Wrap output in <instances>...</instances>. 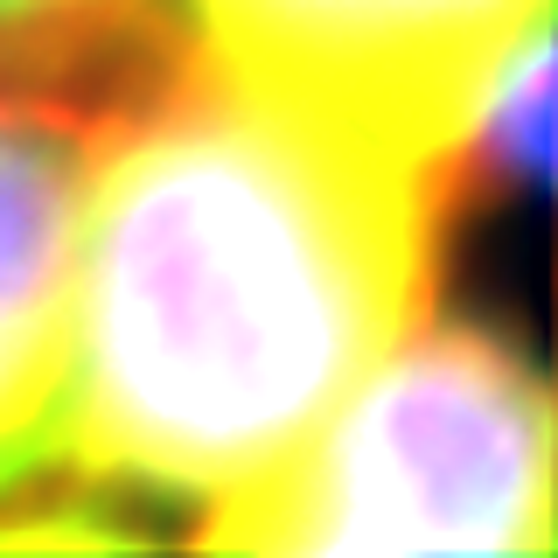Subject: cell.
<instances>
[{
    "mask_svg": "<svg viewBox=\"0 0 558 558\" xmlns=\"http://www.w3.org/2000/svg\"><path fill=\"white\" fill-rule=\"evenodd\" d=\"M196 22L252 105L440 174L545 63L551 0H196Z\"/></svg>",
    "mask_w": 558,
    "mask_h": 558,
    "instance_id": "3",
    "label": "cell"
},
{
    "mask_svg": "<svg viewBox=\"0 0 558 558\" xmlns=\"http://www.w3.org/2000/svg\"><path fill=\"white\" fill-rule=\"evenodd\" d=\"M217 551H551V405L482 328L418 322L287 461L203 502Z\"/></svg>",
    "mask_w": 558,
    "mask_h": 558,
    "instance_id": "2",
    "label": "cell"
},
{
    "mask_svg": "<svg viewBox=\"0 0 558 558\" xmlns=\"http://www.w3.org/2000/svg\"><path fill=\"white\" fill-rule=\"evenodd\" d=\"M440 174L196 70L84 147L63 453L217 502L287 461L433 307Z\"/></svg>",
    "mask_w": 558,
    "mask_h": 558,
    "instance_id": "1",
    "label": "cell"
},
{
    "mask_svg": "<svg viewBox=\"0 0 558 558\" xmlns=\"http://www.w3.org/2000/svg\"><path fill=\"white\" fill-rule=\"evenodd\" d=\"M84 147L70 119L0 105V496L63 461Z\"/></svg>",
    "mask_w": 558,
    "mask_h": 558,
    "instance_id": "4",
    "label": "cell"
},
{
    "mask_svg": "<svg viewBox=\"0 0 558 558\" xmlns=\"http://www.w3.org/2000/svg\"><path fill=\"white\" fill-rule=\"evenodd\" d=\"M77 8H105V0H0V22H22V28H49L57 14Z\"/></svg>",
    "mask_w": 558,
    "mask_h": 558,
    "instance_id": "5",
    "label": "cell"
}]
</instances>
